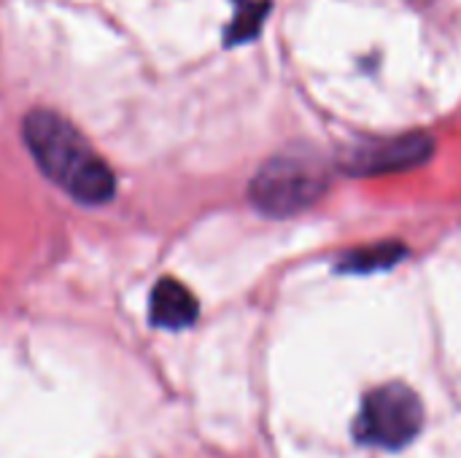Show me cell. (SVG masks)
I'll return each instance as SVG.
<instances>
[{
    "label": "cell",
    "instance_id": "1",
    "mask_svg": "<svg viewBox=\"0 0 461 458\" xmlns=\"http://www.w3.org/2000/svg\"><path fill=\"white\" fill-rule=\"evenodd\" d=\"M22 135L35 165L73 200L84 205H103L113 197L116 178L111 167L65 116L35 108L24 116Z\"/></svg>",
    "mask_w": 461,
    "mask_h": 458
},
{
    "label": "cell",
    "instance_id": "2",
    "mask_svg": "<svg viewBox=\"0 0 461 458\" xmlns=\"http://www.w3.org/2000/svg\"><path fill=\"white\" fill-rule=\"evenodd\" d=\"M330 189L327 162L308 148L281 151L267 159L251 181L249 197L265 216L286 219L303 213Z\"/></svg>",
    "mask_w": 461,
    "mask_h": 458
},
{
    "label": "cell",
    "instance_id": "3",
    "mask_svg": "<svg viewBox=\"0 0 461 458\" xmlns=\"http://www.w3.org/2000/svg\"><path fill=\"white\" fill-rule=\"evenodd\" d=\"M421 427L424 408L416 391L402 383H386L365 397L354 435L365 445L400 451L419 437Z\"/></svg>",
    "mask_w": 461,
    "mask_h": 458
},
{
    "label": "cell",
    "instance_id": "4",
    "mask_svg": "<svg viewBox=\"0 0 461 458\" xmlns=\"http://www.w3.org/2000/svg\"><path fill=\"white\" fill-rule=\"evenodd\" d=\"M435 151V140L424 132H408L397 138H378L354 143L340 154V170L348 175L370 178L386 173H402L424 165Z\"/></svg>",
    "mask_w": 461,
    "mask_h": 458
},
{
    "label": "cell",
    "instance_id": "5",
    "mask_svg": "<svg viewBox=\"0 0 461 458\" xmlns=\"http://www.w3.org/2000/svg\"><path fill=\"white\" fill-rule=\"evenodd\" d=\"M197 300L194 294L176 278H162L154 292H151V305H149V316L151 324L159 329H186L197 321Z\"/></svg>",
    "mask_w": 461,
    "mask_h": 458
},
{
    "label": "cell",
    "instance_id": "6",
    "mask_svg": "<svg viewBox=\"0 0 461 458\" xmlns=\"http://www.w3.org/2000/svg\"><path fill=\"white\" fill-rule=\"evenodd\" d=\"M402 256H405V248L400 243H375V246H365V248L346 254L340 259V270L343 273H378V270L400 265Z\"/></svg>",
    "mask_w": 461,
    "mask_h": 458
},
{
    "label": "cell",
    "instance_id": "7",
    "mask_svg": "<svg viewBox=\"0 0 461 458\" xmlns=\"http://www.w3.org/2000/svg\"><path fill=\"white\" fill-rule=\"evenodd\" d=\"M267 11H270V0H235V13L224 30V40L230 46L254 40L267 19Z\"/></svg>",
    "mask_w": 461,
    "mask_h": 458
}]
</instances>
